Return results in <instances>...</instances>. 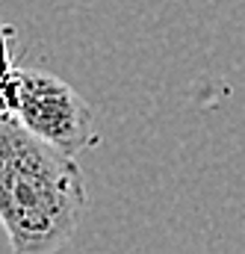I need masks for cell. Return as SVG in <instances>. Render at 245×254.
Segmentation results:
<instances>
[{"label":"cell","mask_w":245,"mask_h":254,"mask_svg":"<svg viewBox=\"0 0 245 254\" xmlns=\"http://www.w3.org/2000/svg\"><path fill=\"white\" fill-rule=\"evenodd\" d=\"M86 181L77 160L0 119V225L12 254H54L86 216Z\"/></svg>","instance_id":"1"},{"label":"cell","mask_w":245,"mask_h":254,"mask_svg":"<svg viewBox=\"0 0 245 254\" xmlns=\"http://www.w3.org/2000/svg\"><path fill=\"white\" fill-rule=\"evenodd\" d=\"M12 116L27 133L57 148L65 157H80L98 145L95 113L89 101L68 86L62 77L45 68H18L15 71V110Z\"/></svg>","instance_id":"2"},{"label":"cell","mask_w":245,"mask_h":254,"mask_svg":"<svg viewBox=\"0 0 245 254\" xmlns=\"http://www.w3.org/2000/svg\"><path fill=\"white\" fill-rule=\"evenodd\" d=\"M9 30H12V27H9L6 21H0V36H3V33H9Z\"/></svg>","instance_id":"3"}]
</instances>
